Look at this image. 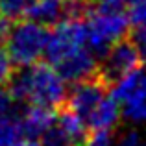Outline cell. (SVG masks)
Returning a JSON list of instances; mask_svg holds the SVG:
<instances>
[{
	"mask_svg": "<svg viewBox=\"0 0 146 146\" xmlns=\"http://www.w3.org/2000/svg\"><path fill=\"white\" fill-rule=\"evenodd\" d=\"M13 72H15V63L11 61V56L4 44V39H0V87L9 83V80L13 78Z\"/></svg>",
	"mask_w": 146,
	"mask_h": 146,
	"instance_id": "13",
	"label": "cell"
},
{
	"mask_svg": "<svg viewBox=\"0 0 146 146\" xmlns=\"http://www.w3.org/2000/svg\"><path fill=\"white\" fill-rule=\"evenodd\" d=\"M129 28L126 9H100L93 7L85 21L87 43L94 54H104L117 41L124 39Z\"/></svg>",
	"mask_w": 146,
	"mask_h": 146,
	"instance_id": "4",
	"label": "cell"
},
{
	"mask_svg": "<svg viewBox=\"0 0 146 146\" xmlns=\"http://www.w3.org/2000/svg\"><path fill=\"white\" fill-rule=\"evenodd\" d=\"M129 122H146V70L137 67L115 80L111 91Z\"/></svg>",
	"mask_w": 146,
	"mask_h": 146,
	"instance_id": "5",
	"label": "cell"
},
{
	"mask_svg": "<svg viewBox=\"0 0 146 146\" xmlns=\"http://www.w3.org/2000/svg\"><path fill=\"white\" fill-rule=\"evenodd\" d=\"M63 15H65L63 0H32L26 17L48 26V24H54L56 21H59Z\"/></svg>",
	"mask_w": 146,
	"mask_h": 146,
	"instance_id": "10",
	"label": "cell"
},
{
	"mask_svg": "<svg viewBox=\"0 0 146 146\" xmlns=\"http://www.w3.org/2000/svg\"><path fill=\"white\" fill-rule=\"evenodd\" d=\"M19 122H21L22 131L28 137L41 139V137L54 126V122H56V113H54L52 107L30 104V106L19 115Z\"/></svg>",
	"mask_w": 146,
	"mask_h": 146,
	"instance_id": "8",
	"label": "cell"
},
{
	"mask_svg": "<svg viewBox=\"0 0 146 146\" xmlns=\"http://www.w3.org/2000/svg\"><path fill=\"white\" fill-rule=\"evenodd\" d=\"M133 2H137V0H126V4H133Z\"/></svg>",
	"mask_w": 146,
	"mask_h": 146,
	"instance_id": "22",
	"label": "cell"
},
{
	"mask_svg": "<svg viewBox=\"0 0 146 146\" xmlns=\"http://www.w3.org/2000/svg\"><path fill=\"white\" fill-rule=\"evenodd\" d=\"M11 91L17 100L44 107H57L67 98V80L46 63H33L22 67L17 76L9 80Z\"/></svg>",
	"mask_w": 146,
	"mask_h": 146,
	"instance_id": "2",
	"label": "cell"
},
{
	"mask_svg": "<svg viewBox=\"0 0 146 146\" xmlns=\"http://www.w3.org/2000/svg\"><path fill=\"white\" fill-rule=\"evenodd\" d=\"M48 41V30L35 21H24L11 26L6 35V48L17 67L33 65L44 56Z\"/></svg>",
	"mask_w": 146,
	"mask_h": 146,
	"instance_id": "3",
	"label": "cell"
},
{
	"mask_svg": "<svg viewBox=\"0 0 146 146\" xmlns=\"http://www.w3.org/2000/svg\"><path fill=\"white\" fill-rule=\"evenodd\" d=\"M39 143H41V146H76V144L72 143V141L68 139V137L56 126V122H54L52 128H50L48 131L39 139Z\"/></svg>",
	"mask_w": 146,
	"mask_h": 146,
	"instance_id": "14",
	"label": "cell"
},
{
	"mask_svg": "<svg viewBox=\"0 0 146 146\" xmlns=\"http://www.w3.org/2000/svg\"><path fill=\"white\" fill-rule=\"evenodd\" d=\"M107 94L106 80L102 76H89L85 80L74 82V87L68 93L67 91V104L68 109H72L74 113L82 115L87 120L89 113L96 107V104Z\"/></svg>",
	"mask_w": 146,
	"mask_h": 146,
	"instance_id": "7",
	"label": "cell"
},
{
	"mask_svg": "<svg viewBox=\"0 0 146 146\" xmlns=\"http://www.w3.org/2000/svg\"><path fill=\"white\" fill-rule=\"evenodd\" d=\"M9 28H11V21H7V19H4L0 15V39H6Z\"/></svg>",
	"mask_w": 146,
	"mask_h": 146,
	"instance_id": "21",
	"label": "cell"
},
{
	"mask_svg": "<svg viewBox=\"0 0 146 146\" xmlns=\"http://www.w3.org/2000/svg\"><path fill=\"white\" fill-rule=\"evenodd\" d=\"M120 117H122L120 104L117 102V98L111 93H107L96 104V107L89 113V117H87V128L113 131V128L118 124Z\"/></svg>",
	"mask_w": 146,
	"mask_h": 146,
	"instance_id": "9",
	"label": "cell"
},
{
	"mask_svg": "<svg viewBox=\"0 0 146 146\" xmlns=\"http://www.w3.org/2000/svg\"><path fill=\"white\" fill-rule=\"evenodd\" d=\"M117 146H141V139H139V135H137L135 131H129L118 141Z\"/></svg>",
	"mask_w": 146,
	"mask_h": 146,
	"instance_id": "19",
	"label": "cell"
},
{
	"mask_svg": "<svg viewBox=\"0 0 146 146\" xmlns=\"http://www.w3.org/2000/svg\"><path fill=\"white\" fill-rule=\"evenodd\" d=\"M80 146H113V137L107 129H91L85 133Z\"/></svg>",
	"mask_w": 146,
	"mask_h": 146,
	"instance_id": "15",
	"label": "cell"
},
{
	"mask_svg": "<svg viewBox=\"0 0 146 146\" xmlns=\"http://www.w3.org/2000/svg\"><path fill=\"white\" fill-rule=\"evenodd\" d=\"M48 32L46 56L48 63L67 82H80L96 72V54L87 43L85 22L82 17H61Z\"/></svg>",
	"mask_w": 146,
	"mask_h": 146,
	"instance_id": "1",
	"label": "cell"
},
{
	"mask_svg": "<svg viewBox=\"0 0 146 146\" xmlns=\"http://www.w3.org/2000/svg\"><path fill=\"white\" fill-rule=\"evenodd\" d=\"M131 11H129L128 19L133 24H146V0H137V2L129 4Z\"/></svg>",
	"mask_w": 146,
	"mask_h": 146,
	"instance_id": "17",
	"label": "cell"
},
{
	"mask_svg": "<svg viewBox=\"0 0 146 146\" xmlns=\"http://www.w3.org/2000/svg\"><path fill=\"white\" fill-rule=\"evenodd\" d=\"M104 56V65H102V78L115 82L117 78L128 74L129 70L143 65V56L131 41H117L113 46L106 50Z\"/></svg>",
	"mask_w": 146,
	"mask_h": 146,
	"instance_id": "6",
	"label": "cell"
},
{
	"mask_svg": "<svg viewBox=\"0 0 146 146\" xmlns=\"http://www.w3.org/2000/svg\"><path fill=\"white\" fill-rule=\"evenodd\" d=\"M32 0H0V15L7 21H19L26 17Z\"/></svg>",
	"mask_w": 146,
	"mask_h": 146,
	"instance_id": "12",
	"label": "cell"
},
{
	"mask_svg": "<svg viewBox=\"0 0 146 146\" xmlns=\"http://www.w3.org/2000/svg\"><path fill=\"white\" fill-rule=\"evenodd\" d=\"M56 126L76 146H80L82 139L85 137V133L89 131V129H87V120L82 117V115H78L72 109H68V107H67V111H63V113L59 115V117H56Z\"/></svg>",
	"mask_w": 146,
	"mask_h": 146,
	"instance_id": "11",
	"label": "cell"
},
{
	"mask_svg": "<svg viewBox=\"0 0 146 146\" xmlns=\"http://www.w3.org/2000/svg\"><path fill=\"white\" fill-rule=\"evenodd\" d=\"M17 98L0 87V117H9V115H17V106H15Z\"/></svg>",
	"mask_w": 146,
	"mask_h": 146,
	"instance_id": "16",
	"label": "cell"
},
{
	"mask_svg": "<svg viewBox=\"0 0 146 146\" xmlns=\"http://www.w3.org/2000/svg\"><path fill=\"white\" fill-rule=\"evenodd\" d=\"M131 43L135 44V48L139 50V54L143 56V59L146 57V24H137L135 32L131 35Z\"/></svg>",
	"mask_w": 146,
	"mask_h": 146,
	"instance_id": "18",
	"label": "cell"
},
{
	"mask_svg": "<svg viewBox=\"0 0 146 146\" xmlns=\"http://www.w3.org/2000/svg\"><path fill=\"white\" fill-rule=\"evenodd\" d=\"M13 146H41V143H39V139H33V137L24 135L22 139H19Z\"/></svg>",
	"mask_w": 146,
	"mask_h": 146,
	"instance_id": "20",
	"label": "cell"
}]
</instances>
